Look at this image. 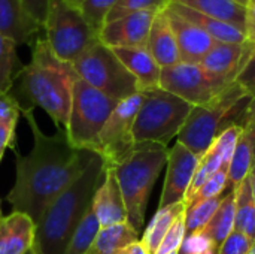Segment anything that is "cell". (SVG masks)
<instances>
[{"label":"cell","mask_w":255,"mask_h":254,"mask_svg":"<svg viewBox=\"0 0 255 254\" xmlns=\"http://www.w3.org/2000/svg\"><path fill=\"white\" fill-rule=\"evenodd\" d=\"M22 115L31 130L33 147L24 156L13 151L15 183L4 199L12 211L25 213L37 223L48 205L85 171L96 153L73 148L61 129L54 135L43 133L31 108H24Z\"/></svg>","instance_id":"6da1fadb"},{"label":"cell","mask_w":255,"mask_h":254,"mask_svg":"<svg viewBox=\"0 0 255 254\" xmlns=\"http://www.w3.org/2000/svg\"><path fill=\"white\" fill-rule=\"evenodd\" d=\"M76 79L78 73L73 66L60 60L46 39L37 36L33 42L30 63L22 66L15 81L18 82L15 97L22 109H43L55 127L66 132Z\"/></svg>","instance_id":"7a4b0ae2"},{"label":"cell","mask_w":255,"mask_h":254,"mask_svg":"<svg viewBox=\"0 0 255 254\" xmlns=\"http://www.w3.org/2000/svg\"><path fill=\"white\" fill-rule=\"evenodd\" d=\"M103 177L105 162L94 154L85 171L48 205L36 223L34 253H64L75 231L90 211Z\"/></svg>","instance_id":"3957f363"},{"label":"cell","mask_w":255,"mask_h":254,"mask_svg":"<svg viewBox=\"0 0 255 254\" xmlns=\"http://www.w3.org/2000/svg\"><path fill=\"white\" fill-rule=\"evenodd\" d=\"M169 151L158 144H136L121 162L109 166L115 171L124 198L127 222L137 232L143 228L148 199L161 169L167 165Z\"/></svg>","instance_id":"277c9868"},{"label":"cell","mask_w":255,"mask_h":254,"mask_svg":"<svg viewBox=\"0 0 255 254\" xmlns=\"http://www.w3.org/2000/svg\"><path fill=\"white\" fill-rule=\"evenodd\" d=\"M251 97L235 82L214 103L194 106L184 127L178 135V142L185 145L196 156L202 157L227 127L241 120Z\"/></svg>","instance_id":"5b68a950"},{"label":"cell","mask_w":255,"mask_h":254,"mask_svg":"<svg viewBox=\"0 0 255 254\" xmlns=\"http://www.w3.org/2000/svg\"><path fill=\"white\" fill-rule=\"evenodd\" d=\"M193 108L191 103L163 88L145 93L133 124L134 144H158L167 147L179 135Z\"/></svg>","instance_id":"8992f818"},{"label":"cell","mask_w":255,"mask_h":254,"mask_svg":"<svg viewBox=\"0 0 255 254\" xmlns=\"http://www.w3.org/2000/svg\"><path fill=\"white\" fill-rule=\"evenodd\" d=\"M43 31L52 52L70 64L99 40V31L67 0H49Z\"/></svg>","instance_id":"52a82bcc"},{"label":"cell","mask_w":255,"mask_h":254,"mask_svg":"<svg viewBox=\"0 0 255 254\" xmlns=\"http://www.w3.org/2000/svg\"><path fill=\"white\" fill-rule=\"evenodd\" d=\"M117 105L118 100L96 90L78 76L66 129L70 145L76 150L94 151L99 135Z\"/></svg>","instance_id":"ba28073f"},{"label":"cell","mask_w":255,"mask_h":254,"mask_svg":"<svg viewBox=\"0 0 255 254\" xmlns=\"http://www.w3.org/2000/svg\"><path fill=\"white\" fill-rule=\"evenodd\" d=\"M72 66L82 81L118 102L140 91L136 78L127 70L112 48L100 40L91 45Z\"/></svg>","instance_id":"9c48e42d"},{"label":"cell","mask_w":255,"mask_h":254,"mask_svg":"<svg viewBox=\"0 0 255 254\" xmlns=\"http://www.w3.org/2000/svg\"><path fill=\"white\" fill-rule=\"evenodd\" d=\"M233 81L209 73L200 64L178 63L161 69L160 88L184 99L193 106H206L217 102Z\"/></svg>","instance_id":"30bf717a"},{"label":"cell","mask_w":255,"mask_h":254,"mask_svg":"<svg viewBox=\"0 0 255 254\" xmlns=\"http://www.w3.org/2000/svg\"><path fill=\"white\" fill-rule=\"evenodd\" d=\"M143 97L145 93L139 91L118 102L117 108L105 123L93 151L103 159L105 166L117 165L134 148L133 124Z\"/></svg>","instance_id":"8fae6325"},{"label":"cell","mask_w":255,"mask_h":254,"mask_svg":"<svg viewBox=\"0 0 255 254\" xmlns=\"http://www.w3.org/2000/svg\"><path fill=\"white\" fill-rule=\"evenodd\" d=\"M200 159L202 157L196 156L181 142H176L172 147L169 151L167 172L158 208L185 202Z\"/></svg>","instance_id":"7c38bea8"},{"label":"cell","mask_w":255,"mask_h":254,"mask_svg":"<svg viewBox=\"0 0 255 254\" xmlns=\"http://www.w3.org/2000/svg\"><path fill=\"white\" fill-rule=\"evenodd\" d=\"M158 10H139L106 22L99 40L109 48H146L152 22Z\"/></svg>","instance_id":"4fadbf2b"},{"label":"cell","mask_w":255,"mask_h":254,"mask_svg":"<svg viewBox=\"0 0 255 254\" xmlns=\"http://www.w3.org/2000/svg\"><path fill=\"white\" fill-rule=\"evenodd\" d=\"M164 13L176 37L181 61L199 64L202 58L211 51V48L215 45L217 40L211 34H208L203 28L178 16L169 9H164Z\"/></svg>","instance_id":"5bb4252c"},{"label":"cell","mask_w":255,"mask_h":254,"mask_svg":"<svg viewBox=\"0 0 255 254\" xmlns=\"http://www.w3.org/2000/svg\"><path fill=\"white\" fill-rule=\"evenodd\" d=\"M91 208L99 220L100 228L127 222V210H126L124 198L115 171L109 166H105V177L93 198Z\"/></svg>","instance_id":"9a60e30c"},{"label":"cell","mask_w":255,"mask_h":254,"mask_svg":"<svg viewBox=\"0 0 255 254\" xmlns=\"http://www.w3.org/2000/svg\"><path fill=\"white\" fill-rule=\"evenodd\" d=\"M36 223L21 211L0 217V254H28L34 247Z\"/></svg>","instance_id":"2e32d148"},{"label":"cell","mask_w":255,"mask_h":254,"mask_svg":"<svg viewBox=\"0 0 255 254\" xmlns=\"http://www.w3.org/2000/svg\"><path fill=\"white\" fill-rule=\"evenodd\" d=\"M254 43H227L215 42L211 51L199 63L205 70L220 78L235 81L236 75L242 69L248 58Z\"/></svg>","instance_id":"e0dca14e"},{"label":"cell","mask_w":255,"mask_h":254,"mask_svg":"<svg viewBox=\"0 0 255 254\" xmlns=\"http://www.w3.org/2000/svg\"><path fill=\"white\" fill-rule=\"evenodd\" d=\"M42 28L27 13L22 0H0V33L16 45H31Z\"/></svg>","instance_id":"ac0fdd59"},{"label":"cell","mask_w":255,"mask_h":254,"mask_svg":"<svg viewBox=\"0 0 255 254\" xmlns=\"http://www.w3.org/2000/svg\"><path fill=\"white\" fill-rule=\"evenodd\" d=\"M112 51L136 78L142 93L160 88L161 67L146 48H112Z\"/></svg>","instance_id":"d6986e66"},{"label":"cell","mask_w":255,"mask_h":254,"mask_svg":"<svg viewBox=\"0 0 255 254\" xmlns=\"http://www.w3.org/2000/svg\"><path fill=\"white\" fill-rule=\"evenodd\" d=\"M166 9H169L170 12L176 13L178 16H181L187 21L196 24L197 27L203 28L217 42H227V43H247L248 42L247 33L242 28H239L230 22L200 13V12L191 9V7H187L184 4H179V3L170 1V4Z\"/></svg>","instance_id":"ffe728a7"},{"label":"cell","mask_w":255,"mask_h":254,"mask_svg":"<svg viewBox=\"0 0 255 254\" xmlns=\"http://www.w3.org/2000/svg\"><path fill=\"white\" fill-rule=\"evenodd\" d=\"M146 49L151 52V55L161 69L181 63V54L176 43V37L164 10H160L152 22Z\"/></svg>","instance_id":"44dd1931"},{"label":"cell","mask_w":255,"mask_h":254,"mask_svg":"<svg viewBox=\"0 0 255 254\" xmlns=\"http://www.w3.org/2000/svg\"><path fill=\"white\" fill-rule=\"evenodd\" d=\"M136 241L139 232L128 222L100 228L87 254H117Z\"/></svg>","instance_id":"7402d4cb"},{"label":"cell","mask_w":255,"mask_h":254,"mask_svg":"<svg viewBox=\"0 0 255 254\" xmlns=\"http://www.w3.org/2000/svg\"><path fill=\"white\" fill-rule=\"evenodd\" d=\"M200 13L230 22L245 31V4L238 0H170Z\"/></svg>","instance_id":"603a6c76"},{"label":"cell","mask_w":255,"mask_h":254,"mask_svg":"<svg viewBox=\"0 0 255 254\" xmlns=\"http://www.w3.org/2000/svg\"><path fill=\"white\" fill-rule=\"evenodd\" d=\"M254 160L255 129L244 127L229 166V186L232 187V190L238 187L247 177H250Z\"/></svg>","instance_id":"cb8c5ba5"},{"label":"cell","mask_w":255,"mask_h":254,"mask_svg":"<svg viewBox=\"0 0 255 254\" xmlns=\"http://www.w3.org/2000/svg\"><path fill=\"white\" fill-rule=\"evenodd\" d=\"M187 210L185 202H179L175 205H169L164 208H158V211L155 213V216L152 217L151 223L148 225V228L143 232L142 237V244L145 246L148 254H155L160 244L163 243L166 234L169 232V229L172 228V225L175 223V220L184 214Z\"/></svg>","instance_id":"d4e9b609"},{"label":"cell","mask_w":255,"mask_h":254,"mask_svg":"<svg viewBox=\"0 0 255 254\" xmlns=\"http://www.w3.org/2000/svg\"><path fill=\"white\" fill-rule=\"evenodd\" d=\"M236 196V220L235 231L248 237L255 243V196L250 177L233 189Z\"/></svg>","instance_id":"484cf974"},{"label":"cell","mask_w":255,"mask_h":254,"mask_svg":"<svg viewBox=\"0 0 255 254\" xmlns=\"http://www.w3.org/2000/svg\"><path fill=\"white\" fill-rule=\"evenodd\" d=\"M235 220H236V196L235 192L232 190L223 198L217 213L214 214V217L205 226L203 231L220 247L227 240V237L235 231Z\"/></svg>","instance_id":"4316f807"},{"label":"cell","mask_w":255,"mask_h":254,"mask_svg":"<svg viewBox=\"0 0 255 254\" xmlns=\"http://www.w3.org/2000/svg\"><path fill=\"white\" fill-rule=\"evenodd\" d=\"M16 43L0 33V93H10L22 64L16 54Z\"/></svg>","instance_id":"83f0119b"},{"label":"cell","mask_w":255,"mask_h":254,"mask_svg":"<svg viewBox=\"0 0 255 254\" xmlns=\"http://www.w3.org/2000/svg\"><path fill=\"white\" fill-rule=\"evenodd\" d=\"M221 168H227L224 165V157H223V153L220 150V147L217 145V142L212 144V147L202 156L200 162H199V166L196 169V174H194V178H193V183H191V187L188 190V195L185 198V204L196 195V192L209 180L212 178ZM229 169V168H227Z\"/></svg>","instance_id":"f1b7e54d"},{"label":"cell","mask_w":255,"mask_h":254,"mask_svg":"<svg viewBox=\"0 0 255 254\" xmlns=\"http://www.w3.org/2000/svg\"><path fill=\"white\" fill-rule=\"evenodd\" d=\"M99 229H100L99 220L94 216L93 208H90V211L87 213V216L84 217V220L75 231L73 237L70 238L63 254H87Z\"/></svg>","instance_id":"f546056e"},{"label":"cell","mask_w":255,"mask_h":254,"mask_svg":"<svg viewBox=\"0 0 255 254\" xmlns=\"http://www.w3.org/2000/svg\"><path fill=\"white\" fill-rule=\"evenodd\" d=\"M223 196H215L202 202H197L185 210V231L187 235L205 229V226L211 222L214 214L217 213Z\"/></svg>","instance_id":"4dcf8cb0"},{"label":"cell","mask_w":255,"mask_h":254,"mask_svg":"<svg viewBox=\"0 0 255 254\" xmlns=\"http://www.w3.org/2000/svg\"><path fill=\"white\" fill-rule=\"evenodd\" d=\"M170 4V0H118L117 4L109 12L106 22L115 21L121 16H126L139 10H164ZM105 22V24H106Z\"/></svg>","instance_id":"1f68e13d"},{"label":"cell","mask_w":255,"mask_h":254,"mask_svg":"<svg viewBox=\"0 0 255 254\" xmlns=\"http://www.w3.org/2000/svg\"><path fill=\"white\" fill-rule=\"evenodd\" d=\"M118 0H81L78 7L87 18V21L97 30L105 25L106 18Z\"/></svg>","instance_id":"d6a6232c"},{"label":"cell","mask_w":255,"mask_h":254,"mask_svg":"<svg viewBox=\"0 0 255 254\" xmlns=\"http://www.w3.org/2000/svg\"><path fill=\"white\" fill-rule=\"evenodd\" d=\"M227 186H229V169L227 168H221L185 204L187 208L194 205V204H197V202H202V201H206V199H211V198H215V196H221V193L227 189Z\"/></svg>","instance_id":"836d02e7"},{"label":"cell","mask_w":255,"mask_h":254,"mask_svg":"<svg viewBox=\"0 0 255 254\" xmlns=\"http://www.w3.org/2000/svg\"><path fill=\"white\" fill-rule=\"evenodd\" d=\"M218 246L202 229L185 235L178 254H218Z\"/></svg>","instance_id":"e575fe53"},{"label":"cell","mask_w":255,"mask_h":254,"mask_svg":"<svg viewBox=\"0 0 255 254\" xmlns=\"http://www.w3.org/2000/svg\"><path fill=\"white\" fill-rule=\"evenodd\" d=\"M185 235H187V231H185V213H184L175 220V223L166 234L163 243L160 244L155 254H169L173 252H179V247H181Z\"/></svg>","instance_id":"d590c367"},{"label":"cell","mask_w":255,"mask_h":254,"mask_svg":"<svg viewBox=\"0 0 255 254\" xmlns=\"http://www.w3.org/2000/svg\"><path fill=\"white\" fill-rule=\"evenodd\" d=\"M21 114L22 106L13 93H0V124L16 129Z\"/></svg>","instance_id":"8d00e7d4"},{"label":"cell","mask_w":255,"mask_h":254,"mask_svg":"<svg viewBox=\"0 0 255 254\" xmlns=\"http://www.w3.org/2000/svg\"><path fill=\"white\" fill-rule=\"evenodd\" d=\"M247 96H255V45L233 81Z\"/></svg>","instance_id":"74e56055"},{"label":"cell","mask_w":255,"mask_h":254,"mask_svg":"<svg viewBox=\"0 0 255 254\" xmlns=\"http://www.w3.org/2000/svg\"><path fill=\"white\" fill-rule=\"evenodd\" d=\"M253 241L244 234L233 231L227 240L220 246L218 254H247L251 249Z\"/></svg>","instance_id":"f35d334b"},{"label":"cell","mask_w":255,"mask_h":254,"mask_svg":"<svg viewBox=\"0 0 255 254\" xmlns=\"http://www.w3.org/2000/svg\"><path fill=\"white\" fill-rule=\"evenodd\" d=\"M49 0H22V4L27 10V13L31 16V19L43 30L46 10H48Z\"/></svg>","instance_id":"ab89813d"},{"label":"cell","mask_w":255,"mask_h":254,"mask_svg":"<svg viewBox=\"0 0 255 254\" xmlns=\"http://www.w3.org/2000/svg\"><path fill=\"white\" fill-rule=\"evenodd\" d=\"M7 148L16 151V129L0 124V162L3 160L4 151Z\"/></svg>","instance_id":"60d3db41"},{"label":"cell","mask_w":255,"mask_h":254,"mask_svg":"<svg viewBox=\"0 0 255 254\" xmlns=\"http://www.w3.org/2000/svg\"><path fill=\"white\" fill-rule=\"evenodd\" d=\"M245 33L248 42L255 45V0H248L245 4Z\"/></svg>","instance_id":"b9f144b4"},{"label":"cell","mask_w":255,"mask_h":254,"mask_svg":"<svg viewBox=\"0 0 255 254\" xmlns=\"http://www.w3.org/2000/svg\"><path fill=\"white\" fill-rule=\"evenodd\" d=\"M239 126L242 127H254L255 129V96L251 97L241 121H239Z\"/></svg>","instance_id":"7bdbcfd3"},{"label":"cell","mask_w":255,"mask_h":254,"mask_svg":"<svg viewBox=\"0 0 255 254\" xmlns=\"http://www.w3.org/2000/svg\"><path fill=\"white\" fill-rule=\"evenodd\" d=\"M117 254H148V252H146L145 246L142 244V241L139 240V241L127 246L126 249H123L121 252H118Z\"/></svg>","instance_id":"ee69618b"},{"label":"cell","mask_w":255,"mask_h":254,"mask_svg":"<svg viewBox=\"0 0 255 254\" xmlns=\"http://www.w3.org/2000/svg\"><path fill=\"white\" fill-rule=\"evenodd\" d=\"M250 181H251V187H253V192H254L255 196V160L254 165H253V169H251V174H250Z\"/></svg>","instance_id":"f6af8a7d"},{"label":"cell","mask_w":255,"mask_h":254,"mask_svg":"<svg viewBox=\"0 0 255 254\" xmlns=\"http://www.w3.org/2000/svg\"><path fill=\"white\" fill-rule=\"evenodd\" d=\"M247 254H255V243L251 244V249H250V252H248Z\"/></svg>","instance_id":"bcb514c9"},{"label":"cell","mask_w":255,"mask_h":254,"mask_svg":"<svg viewBox=\"0 0 255 254\" xmlns=\"http://www.w3.org/2000/svg\"><path fill=\"white\" fill-rule=\"evenodd\" d=\"M67 1H70V3H73V4H76V6L81 3V0H67Z\"/></svg>","instance_id":"7dc6e473"},{"label":"cell","mask_w":255,"mask_h":254,"mask_svg":"<svg viewBox=\"0 0 255 254\" xmlns=\"http://www.w3.org/2000/svg\"><path fill=\"white\" fill-rule=\"evenodd\" d=\"M239 3H242V4H247L248 3V0H238Z\"/></svg>","instance_id":"c3c4849f"},{"label":"cell","mask_w":255,"mask_h":254,"mask_svg":"<svg viewBox=\"0 0 255 254\" xmlns=\"http://www.w3.org/2000/svg\"><path fill=\"white\" fill-rule=\"evenodd\" d=\"M169 254H178V252H173V253H169Z\"/></svg>","instance_id":"681fc988"},{"label":"cell","mask_w":255,"mask_h":254,"mask_svg":"<svg viewBox=\"0 0 255 254\" xmlns=\"http://www.w3.org/2000/svg\"><path fill=\"white\" fill-rule=\"evenodd\" d=\"M0 217H1V207H0Z\"/></svg>","instance_id":"f907efd6"},{"label":"cell","mask_w":255,"mask_h":254,"mask_svg":"<svg viewBox=\"0 0 255 254\" xmlns=\"http://www.w3.org/2000/svg\"><path fill=\"white\" fill-rule=\"evenodd\" d=\"M28 254H33V250H31V252H30V253H28Z\"/></svg>","instance_id":"816d5d0a"},{"label":"cell","mask_w":255,"mask_h":254,"mask_svg":"<svg viewBox=\"0 0 255 254\" xmlns=\"http://www.w3.org/2000/svg\"><path fill=\"white\" fill-rule=\"evenodd\" d=\"M33 254H36V253H34V249H33Z\"/></svg>","instance_id":"f5cc1de1"}]
</instances>
